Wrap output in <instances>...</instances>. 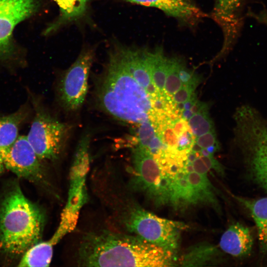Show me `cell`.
<instances>
[{"label": "cell", "mask_w": 267, "mask_h": 267, "mask_svg": "<svg viewBox=\"0 0 267 267\" xmlns=\"http://www.w3.org/2000/svg\"><path fill=\"white\" fill-rule=\"evenodd\" d=\"M176 257L138 236L107 229L84 234L76 254L80 267H172Z\"/></svg>", "instance_id": "cell-1"}, {"label": "cell", "mask_w": 267, "mask_h": 267, "mask_svg": "<svg viewBox=\"0 0 267 267\" xmlns=\"http://www.w3.org/2000/svg\"><path fill=\"white\" fill-rule=\"evenodd\" d=\"M45 223L43 209L24 195L17 183H11L0 203V253L21 258L41 241Z\"/></svg>", "instance_id": "cell-2"}, {"label": "cell", "mask_w": 267, "mask_h": 267, "mask_svg": "<svg viewBox=\"0 0 267 267\" xmlns=\"http://www.w3.org/2000/svg\"><path fill=\"white\" fill-rule=\"evenodd\" d=\"M98 96L103 108L118 119L138 124L150 120L153 106L149 95L127 70L116 52L110 57Z\"/></svg>", "instance_id": "cell-3"}, {"label": "cell", "mask_w": 267, "mask_h": 267, "mask_svg": "<svg viewBox=\"0 0 267 267\" xmlns=\"http://www.w3.org/2000/svg\"><path fill=\"white\" fill-rule=\"evenodd\" d=\"M234 118L236 136L247 153L252 176L267 193V123L246 106L238 109Z\"/></svg>", "instance_id": "cell-4"}, {"label": "cell", "mask_w": 267, "mask_h": 267, "mask_svg": "<svg viewBox=\"0 0 267 267\" xmlns=\"http://www.w3.org/2000/svg\"><path fill=\"white\" fill-rule=\"evenodd\" d=\"M217 190L207 174L177 168L168 175V205L176 210L205 205L221 212Z\"/></svg>", "instance_id": "cell-5"}, {"label": "cell", "mask_w": 267, "mask_h": 267, "mask_svg": "<svg viewBox=\"0 0 267 267\" xmlns=\"http://www.w3.org/2000/svg\"><path fill=\"white\" fill-rule=\"evenodd\" d=\"M32 98L35 113L27 138L41 161H55L63 151L70 128Z\"/></svg>", "instance_id": "cell-6"}, {"label": "cell", "mask_w": 267, "mask_h": 267, "mask_svg": "<svg viewBox=\"0 0 267 267\" xmlns=\"http://www.w3.org/2000/svg\"><path fill=\"white\" fill-rule=\"evenodd\" d=\"M127 184L134 194H142L156 207L168 204L165 177L160 164L149 150L137 145L132 150L131 176Z\"/></svg>", "instance_id": "cell-7"}, {"label": "cell", "mask_w": 267, "mask_h": 267, "mask_svg": "<svg viewBox=\"0 0 267 267\" xmlns=\"http://www.w3.org/2000/svg\"><path fill=\"white\" fill-rule=\"evenodd\" d=\"M5 168L19 178L52 189L45 169L26 135L18 136L8 147L0 148Z\"/></svg>", "instance_id": "cell-8"}, {"label": "cell", "mask_w": 267, "mask_h": 267, "mask_svg": "<svg viewBox=\"0 0 267 267\" xmlns=\"http://www.w3.org/2000/svg\"><path fill=\"white\" fill-rule=\"evenodd\" d=\"M93 59V53L91 50L84 51L60 80L58 96L67 111H76L83 105L88 91V78Z\"/></svg>", "instance_id": "cell-9"}, {"label": "cell", "mask_w": 267, "mask_h": 267, "mask_svg": "<svg viewBox=\"0 0 267 267\" xmlns=\"http://www.w3.org/2000/svg\"><path fill=\"white\" fill-rule=\"evenodd\" d=\"M39 5V0H0V60L8 59L14 51L12 35L15 26Z\"/></svg>", "instance_id": "cell-10"}, {"label": "cell", "mask_w": 267, "mask_h": 267, "mask_svg": "<svg viewBox=\"0 0 267 267\" xmlns=\"http://www.w3.org/2000/svg\"><path fill=\"white\" fill-rule=\"evenodd\" d=\"M127 70L142 86L151 99L158 95L153 83L148 58V50L122 48L116 52Z\"/></svg>", "instance_id": "cell-11"}, {"label": "cell", "mask_w": 267, "mask_h": 267, "mask_svg": "<svg viewBox=\"0 0 267 267\" xmlns=\"http://www.w3.org/2000/svg\"><path fill=\"white\" fill-rule=\"evenodd\" d=\"M253 244L254 238L250 229L238 222L229 225L219 242V247L222 251L236 258L250 255Z\"/></svg>", "instance_id": "cell-12"}, {"label": "cell", "mask_w": 267, "mask_h": 267, "mask_svg": "<svg viewBox=\"0 0 267 267\" xmlns=\"http://www.w3.org/2000/svg\"><path fill=\"white\" fill-rule=\"evenodd\" d=\"M154 7L166 14L187 23H193L206 16L191 0H124Z\"/></svg>", "instance_id": "cell-13"}, {"label": "cell", "mask_w": 267, "mask_h": 267, "mask_svg": "<svg viewBox=\"0 0 267 267\" xmlns=\"http://www.w3.org/2000/svg\"><path fill=\"white\" fill-rule=\"evenodd\" d=\"M222 253L215 245L202 242L188 247L178 260L181 267L214 266L222 261Z\"/></svg>", "instance_id": "cell-14"}, {"label": "cell", "mask_w": 267, "mask_h": 267, "mask_svg": "<svg viewBox=\"0 0 267 267\" xmlns=\"http://www.w3.org/2000/svg\"><path fill=\"white\" fill-rule=\"evenodd\" d=\"M250 212L256 226L260 248L267 254V197L258 199L235 196Z\"/></svg>", "instance_id": "cell-15"}, {"label": "cell", "mask_w": 267, "mask_h": 267, "mask_svg": "<svg viewBox=\"0 0 267 267\" xmlns=\"http://www.w3.org/2000/svg\"><path fill=\"white\" fill-rule=\"evenodd\" d=\"M30 113L29 105L25 104L12 113L0 116V148L8 147L15 141L21 126Z\"/></svg>", "instance_id": "cell-16"}, {"label": "cell", "mask_w": 267, "mask_h": 267, "mask_svg": "<svg viewBox=\"0 0 267 267\" xmlns=\"http://www.w3.org/2000/svg\"><path fill=\"white\" fill-rule=\"evenodd\" d=\"M89 0H54L59 7L60 14L55 21L45 30L44 34L53 32L65 24L83 16Z\"/></svg>", "instance_id": "cell-17"}, {"label": "cell", "mask_w": 267, "mask_h": 267, "mask_svg": "<svg viewBox=\"0 0 267 267\" xmlns=\"http://www.w3.org/2000/svg\"><path fill=\"white\" fill-rule=\"evenodd\" d=\"M148 58L153 83L160 93L164 90L168 59L161 49L148 51Z\"/></svg>", "instance_id": "cell-18"}, {"label": "cell", "mask_w": 267, "mask_h": 267, "mask_svg": "<svg viewBox=\"0 0 267 267\" xmlns=\"http://www.w3.org/2000/svg\"><path fill=\"white\" fill-rule=\"evenodd\" d=\"M208 110L196 113L188 120V126L196 137L215 130Z\"/></svg>", "instance_id": "cell-19"}, {"label": "cell", "mask_w": 267, "mask_h": 267, "mask_svg": "<svg viewBox=\"0 0 267 267\" xmlns=\"http://www.w3.org/2000/svg\"><path fill=\"white\" fill-rule=\"evenodd\" d=\"M181 61L176 58H168L167 74L164 90L170 95H173L182 86L178 70Z\"/></svg>", "instance_id": "cell-20"}, {"label": "cell", "mask_w": 267, "mask_h": 267, "mask_svg": "<svg viewBox=\"0 0 267 267\" xmlns=\"http://www.w3.org/2000/svg\"><path fill=\"white\" fill-rule=\"evenodd\" d=\"M244 0H217L214 7L215 11L219 15L232 17L241 11Z\"/></svg>", "instance_id": "cell-21"}, {"label": "cell", "mask_w": 267, "mask_h": 267, "mask_svg": "<svg viewBox=\"0 0 267 267\" xmlns=\"http://www.w3.org/2000/svg\"><path fill=\"white\" fill-rule=\"evenodd\" d=\"M156 134L154 127L150 120L139 124L137 134V145L147 149Z\"/></svg>", "instance_id": "cell-22"}, {"label": "cell", "mask_w": 267, "mask_h": 267, "mask_svg": "<svg viewBox=\"0 0 267 267\" xmlns=\"http://www.w3.org/2000/svg\"><path fill=\"white\" fill-rule=\"evenodd\" d=\"M178 74L182 85H189L197 87L200 81L199 77L188 69L181 61L179 67Z\"/></svg>", "instance_id": "cell-23"}, {"label": "cell", "mask_w": 267, "mask_h": 267, "mask_svg": "<svg viewBox=\"0 0 267 267\" xmlns=\"http://www.w3.org/2000/svg\"><path fill=\"white\" fill-rule=\"evenodd\" d=\"M196 86L182 85L181 88L173 95V100L177 104L183 103L188 100L194 94Z\"/></svg>", "instance_id": "cell-24"}, {"label": "cell", "mask_w": 267, "mask_h": 267, "mask_svg": "<svg viewBox=\"0 0 267 267\" xmlns=\"http://www.w3.org/2000/svg\"><path fill=\"white\" fill-rule=\"evenodd\" d=\"M195 142L202 148H206L211 145L219 144L215 130L196 137Z\"/></svg>", "instance_id": "cell-25"}, {"label": "cell", "mask_w": 267, "mask_h": 267, "mask_svg": "<svg viewBox=\"0 0 267 267\" xmlns=\"http://www.w3.org/2000/svg\"><path fill=\"white\" fill-rule=\"evenodd\" d=\"M163 144L162 139L156 134L155 136L150 141L147 149L153 155H157L159 151L163 148Z\"/></svg>", "instance_id": "cell-26"}, {"label": "cell", "mask_w": 267, "mask_h": 267, "mask_svg": "<svg viewBox=\"0 0 267 267\" xmlns=\"http://www.w3.org/2000/svg\"><path fill=\"white\" fill-rule=\"evenodd\" d=\"M178 150H183L189 148L192 144H191L190 136L189 134H182L179 136L177 141Z\"/></svg>", "instance_id": "cell-27"}, {"label": "cell", "mask_w": 267, "mask_h": 267, "mask_svg": "<svg viewBox=\"0 0 267 267\" xmlns=\"http://www.w3.org/2000/svg\"><path fill=\"white\" fill-rule=\"evenodd\" d=\"M194 114L190 109H183L182 111V118L186 121H188Z\"/></svg>", "instance_id": "cell-28"}, {"label": "cell", "mask_w": 267, "mask_h": 267, "mask_svg": "<svg viewBox=\"0 0 267 267\" xmlns=\"http://www.w3.org/2000/svg\"><path fill=\"white\" fill-rule=\"evenodd\" d=\"M5 168L2 158L0 153V175L2 173Z\"/></svg>", "instance_id": "cell-29"}]
</instances>
